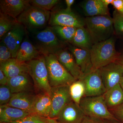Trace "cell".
<instances>
[{
  "mask_svg": "<svg viewBox=\"0 0 123 123\" xmlns=\"http://www.w3.org/2000/svg\"><path fill=\"white\" fill-rule=\"evenodd\" d=\"M117 61H118L122 65L123 68V56L119 57V59Z\"/></svg>",
  "mask_w": 123,
  "mask_h": 123,
  "instance_id": "cell-41",
  "label": "cell"
},
{
  "mask_svg": "<svg viewBox=\"0 0 123 123\" xmlns=\"http://www.w3.org/2000/svg\"><path fill=\"white\" fill-rule=\"evenodd\" d=\"M112 19L116 32L118 34L123 35V15L115 10L113 12Z\"/></svg>",
  "mask_w": 123,
  "mask_h": 123,
  "instance_id": "cell-32",
  "label": "cell"
},
{
  "mask_svg": "<svg viewBox=\"0 0 123 123\" xmlns=\"http://www.w3.org/2000/svg\"><path fill=\"white\" fill-rule=\"evenodd\" d=\"M8 78L2 70L0 69V85H8Z\"/></svg>",
  "mask_w": 123,
  "mask_h": 123,
  "instance_id": "cell-37",
  "label": "cell"
},
{
  "mask_svg": "<svg viewBox=\"0 0 123 123\" xmlns=\"http://www.w3.org/2000/svg\"><path fill=\"white\" fill-rule=\"evenodd\" d=\"M25 34L24 26L18 23L1 39L11 51L12 58H16Z\"/></svg>",
  "mask_w": 123,
  "mask_h": 123,
  "instance_id": "cell-12",
  "label": "cell"
},
{
  "mask_svg": "<svg viewBox=\"0 0 123 123\" xmlns=\"http://www.w3.org/2000/svg\"><path fill=\"white\" fill-rule=\"evenodd\" d=\"M0 69L8 79L25 73H29L28 65L26 62L12 58L0 64Z\"/></svg>",
  "mask_w": 123,
  "mask_h": 123,
  "instance_id": "cell-19",
  "label": "cell"
},
{
  "mask_svg": "<svg viewBox=\"0 0 123 123\" xmlns=\"http://www.w3.org/2000/svg\"><path fill=\"white\" fill-rule=\"evenodd\" d=\"M9 123H49V118L35 114H31L20 120Z\"/></svg>",
  "mask_w": 123,
  "mask_h": 123,
  "instance_id": "cell-30",
  "label": "cell"
},
{
  "mask_svg": "<svg viewBox=\"0 0 123 123\" xmlns=\"http://www.w3.org/2000/svg\"><path fill=\"white\" fill-rule=\"evenodd\" d=\"M33 92L25 91L13 94L7 105L33 114V107L37 94H34Z\"/></svg>",
  "mask_w": 123,
  "mask_h": 123,
  "instance_id": "cell-14",
  "label": "cell"
},
{
  "mask_svg": "<svg viewBox=\"0 0 123 123\" xmlns=\"http://www.w3.org/2000/svg\"><path fill=\"white\" fill-rule=\"evenodd\" d=\"M59 0H30L31 5L39 7L45 10L50 11L56 5H57Z\"/></svg>",
  "mask_w": 123,
  "mask_h": 123,
  "instance_id": "cell-29",
  "label": "cell"
},
{
  "mask_svg": "<svg viewBox=\"0 0 123 123\" xmlns=\"http://www.w3.org/2000/svg\"><path fill=\"white\" fill-rule=\"evenodd\" d=\"M104 123H119V121L117 120H104Z\"/></svg>",
  "mask_w": 123,
  "mask_h": 123,
  "instance_id": "cell-40",
  "label": "cell"
},
{
  "mask_svg": "<svg viewBox=\"0 0 123 123\" xmlns=\"http://www.w3.org/2000/svg\"><path fill=\"white\" fill-rule=\"evenodd\" d=\"M50 95L48 93H40L37 94L34 107L33 114L49 118L51 108Z\"/></svg>",
  "mask_w": 123,
  "mask_h": 123,
  "instance_id": "cell-20",
  "label": "cell"
},
{
  "mask_svg": "<svg viewBox=\"0 0 123 123\" xmlns=\"http://www.w3.org/2000/svg\"><path fill=\"white\" fill-rule=\"evenodd\" d=\"M49 24L51 26H61L73 27L76 28L84 27L85 20H83L72 11L62 10L51 13Z\"/></svg>",
  "mask_w": 123,
  "mask_h": 123,
  "instance_id": "cell-9",
  "label": "cell"
},
{
  "mask_svg": "<svg viewBox=\"0 0 123 123\" xmlns=\"http://www.w3.org/2000/svg\"><path fill=\"white\" fill-rule=\"evenodd\" d=\"M103 96L108 108H114L123 103V90L119 84L106 91Z\"/></svg>",
  "mask_w": 123,
  "mask_h": 123,
  "instance_id": "cell-24",
  "label": "cell"
},
{
  "mask_svg": "<svg viewBox=\"0 0 123 123\" xmlns=\"http://www.w3.org/2000/svg\"><path fill=\"white\" fill-rule=\"evenodd\" d=\"M12 58L11 51L1 41L0 43V64L6 62Z\"/></svg>",
  "mask_w": 123,
  "mask_h": 123,
  "instance_id": "cell-33",
  "label": "cell"
},
{
  "mask_svg": "<svg viewBox=\"0 0 123 123\" xmlns=\"http://www.w3.org/2000/svg\"><path fill=\"white\" fill-rule=\"evenodd\" d=\"M69 50L84 76L94 69L91 61L90 50L72 46L70 47Z\"/></svg>",
  "mask_w": 123,
  "mask_h": 123,
  "instance_id": "cell-18",
  "label": "cell"
},
{
  "mask_svg": "<svg viewBox=\"0 0 123 123\" xmlns=\"http://www.w3.org/2000/svg\"><path fill=\"white\" fill-rule=\"evenodd\" d=\"M52 30L61 37L68 42H72L77 28L73 27L55 26H51Z\"/></svg>",
  "mask_w": 123,
  "mask_h": 123,
  "instance_id": "cell-28",
  "label": "cell"
},
{
  "mask_svg": "<svg viewBox=\"0 0 123 123\" xmlns=\"http://www.w3.org/2000/svg\"><path fill=\"white\" fill-rule=\"evenodd\" d=\"M30 0H1L0 12L14 19L21 14L30 5Z\"/></svg>",
  "mask_w": 123,
  "mask_h": 123,
  "instance_id": "cell-16",
  "label": "cell"
},
{
  "mask_svg": "<svg viewBox=\"0 0 123 123\" xmlns=\"http://www.w3.org/2000/svg\"><path fill=\"white\" fill-rule=\"evenodd\" d=\"M74 2H75L74 0H65V2L67 6V8L66 9V10L68 11H72L71 7L73 4Z\"/></svg>",
  "mask_w": 123,
  "mask_h": 123,
  "instance_id": "cell-38",
  "label": "cell"
},
{
  "mask_svg": "<svg viewBox=\"0 0 123 123\" xmlns=\"http://www.w3.org/2000/svg\"><path fill=\"white\" fill-rule=\"evenodd\" d=\"M7 85L13 94L25 91H33L35 89L33 80L28 73L9 78Z\"/></svg>",
  "mask_w": 123,
  "mask_h": 123,
  "instance_id": "cell-17",
  "label": "cell"
},
{
  "mask_svg": "<svg viewBox=\"0 0 123 123\" xmlns=\"http://www.w3.org/2000/svg\"><path fill=\"white\" fill-rule=\"evenodd\" d=\"M85 21L93 44L105 41L112 37L114 29L112 18L110 15L87 17Z\"/></svg>",
  "mask_w": 123,
  "mask_h": 123,
  "instance_id": "cell-1",
  "label": "cell"
},
{
  "mask_svg": "<svg viewBox=\"0 0 123 123\" xmlns=\"http://www.w3.org/2000/svg\"><path fill=\"white\" fill-rule=\"evenodd\" d=\"M51 12L30 5L17 18L18 22L30 29H39L49 23Z\"/></svg>",
  "mask_w": 123,
  "mask_h": 123,
  "instance_id": "cell-6",
  "label": "cell"
},
{
  "mask_svg": "<svg viewBox=\"0 0 123 123\" xmlns=\"http://www.w3.org/2000/svg\"><path fill=\"white\" fill-rule=\"evenodd\" d=\"M90 51L94 69L101 68L117 61L119 57L116 50L115 40L112 37L93 44Z\"/></svg>",
  "mask_w": 123,
  "mask_h": 123,
  "instance_id": "cell-2",
  "label": "cell"
},
{
  "mask_svg": "<svg viewBox=\"0 0 123 123\" xmlns=\"http://www.w3.org/2000/svg\"><path fill=\"white\" fill-rule=\"evenodd\" d=\"M81 7L88 17L109 15L108 7L105 5L102 0H86L82 3Z\"/></svg>",
  "mask_w": 123,
  "mask_h": 123,
  "instance_id": "cell-22",
  "label": "cell"
},
{
  "mask_svg": "<svg viewBox=\"0 0 123 123\" xmlns=\"http://www.w3.org/2000/svg\"><path fill=\"white\" fill-rule=\"evenodd\" d=\"M69 86H54L51 88L50 95L51 108L49 118H57L61 111L72 101L69 93Z\"/></svg>",
  "mask_w": 123,
  "mask_h": 123,
  "instance_id": "cell-8",
  "label": "cell"
},
{
  "mask_svg": "<svg viewBox=\"0 0 123 123\" xmlns=\"http://www.w3.org/2000/svg\"><path fill=\"white\" fill-rule=\"evenodd\" d=\"M80 80L84 82L85 86V97L101 96L106 92L101 77L100 69H94L85 75Z\"/></svg>",
  "mask_w": 123,
  "mask_h": 123,
  "instance_id": "cell-10",
  "label": "cell"
},
{
  "mask_svg": "<svg viewBox=\"0 0 123 123\" xmlns=\"http://www.w3.org/2000/svg\"><path fill=\"white\" fill-rule=\"evenodd\" d=\"M112 5L116 10L123 15V0H114Z\"/></svg>",
  "mask_w": 123,
  "mask_h": 123,
  "instance_id": "cell-36",
  "label": "cell"
},
{
  "mask_svg": "<svg viewBox=\"0 0 123 123\" xmlns=\"http://www.w3.org/2000/svg\"><path fill=\"white\" fill-rule=\"evenodd\" d=\"M72 42L77 47L90 50L93 44L89 33L84 27L77 28Z\"/></svg>",
  "mask_w": 123,
  "mask_h": 123,
  "instance_id": "cell-25",
  "label": "cell"
},
{
  "mask_svg": "<svg viewBox=\"0 0 123 123\" xmlns=\"http://www.w3.org/2000/svg\"><path fill=\"white\" fill-rule=\"evenodd\" d=\"M13 94L8 85L0 86V105H7L10 101Z\"/></svg>",
  "mask_w": 123,
  "mask_h": 123,
  "instance_id": "cell-31",
  "label": "cell"
},
{
  "mask_svg": "<svg viewBox=\"0 0 123 123\" xmlns=\"http://www.w3.org/2000/svg\"><path fill=\"white\" fill-rule=\"evenodd\" d=\"M31 114L17 108L4 105L0 106V123H9L20 120Z\"/></svg>",
  "mask_w": 123,
  "mask_h": 123,
  "instance_id": "cell-21",
  "label": "cell"
},
{
  "mask_svg": "<svg viewBox=\"0 0 123 123\" xmlns=\"http://www.w3.org/2000/svg\"><path fill=\"white\" fill-rule=\"evenodd\" d=\"M49 123H61L57 121L55 119L49 118Z\"/></svg>",
  "mask_w": 123,
  "mask_h": 123,
  "instance_id": "cell-42",
  "label": "cell"
},
{
  "mask_svg": "<svg viewBox=\"0 0 123 123\" xmlns=\"http://www.w3.org/2000/svg\"><path fill=\"white\" fill-rule=\"evenodd\" d=\"M119 84L120 85V86H121V88L123 89V76L121 79H120V81L119 82Z\"/></svg>",
  "mask_w": 123,
  "mask_h": 123,
  "instance_id": "cell-43",
  "label": "cell"
},
{
  "mask_svg": "<svg viewBox=\"0 0 123 123\" xmlns=\"http://www.w3.org/2000/svg\"><path fill=\"white\" fill-rule=\"evenodd\" d=\"M17 19L10 16L0 12V39H2L14 25L17 23Z\"/></svg>",
  "mask_w": 123,
  "mask_h": 123,
  "instance_id": "cell-27",
  "label": "cell"
},
{
  "mask_svg": "<svg viewBox=\"0 0 123 123\" xmlns=\"http://www.w3.org/2000/svg\"><path fill=\"white\" fill-rule=\"evenodd\" d=\"M69 93L72 101L79 105L80 101L85 97V88L81 80L75 81L69 86Z\"/></svg>",
  "mask_w": 123,
  "mask_h": 123,
  "instance_id": "cell-26",
  "label": "cell"
},
{
  "mask_svg": "<svg viewBox=\"0 0 123 123\" xmlns=\"http://www.w3.org/2000/svg\"><path fill=\"white\" fill-rule=\"evenodd\" d=\"M55 55L60 63L76 80H80L84 76L74 56L68 51L61 49Z\"/></svg>",
  "mask_w": 123,
  "mask_h": 123,
  "instance_id": "cell-15",
  "label": "cell"
},
{
  "mask_svg": "<svg viewBox=\"0 0 123 123\" xmlns=\"http://www.w3.org/2000/svg\"><path fill=\"white\" fill-rule=\"evenodd\" d=\"M85 116L79 105L72 101L61 111L55 119L61 123H80Z\"/></svg>",
  "mask_w": 123,
  "mask_h": 123,
  "instance_id": "cell-13",
  "label": "cell"
},
{
  "mask_svg": "<svg viewBox=\"0 0 123 123\" xmlns=\"http://www.w3.org/2000/svg\"><path fill=\"white\" fill-rule=\"evenodd\" d=\"M29 74L33 80L35 89L41 93H50L48 74L44 55L26 62Z\"/></svg>",
  "mask_w": 123,
  "mask_h": 123,
  "instance_id": "cell-3",
  "label": "cell"
},
{
  "mask_svg": "<svg viewBox=\"0 0 123 123\" xmlns=\"http://www.w3.org/2000/svg\"><path fill=\"white\" fill-rule=\"evenodd\" d=\"M79 105L86 116L103 120H118L108 110L103 95L83 97Z\"/></svg>",
  "mask_w": 123,
  "mask_h": 123,
  "instance_id": "cell-5",
  "label": "cell"
},
{
  "mask_svg": "<svg viewBox=\"0 0 123 123\" xmlns=\"http://www.w3.org/2000/svg\"><path fill=\"white\" fill-rule=\"evenodd\" d=\"M112 108V112L115 117L119 122L123 123V103Z\"/></svg>",
  "mask_w": 123,
  "mask_h": 123,
  "instance_id": "cell-34",
  "label": "cell"
},
{
  "mask_svg": "<svg viewBox=\"0 0 123 123\" xmlns=\"http://www.w3.org/2000/svg\"><path fill=\"white\" fill-rule=\"evenodd\" d=\"M36 38L37 42L38 50L43 55L55 54L61 49V43L51 27L38 32Z\"/></svg>",
  "mask_w": 123,
  "mask_h": 123,
  "instance_id": "cell-7",
  "label": "cell"
},
{
  "mask_svg": "<svg viewBox=\"0 0 123 123\" xmlns=\"http://www.w3.org/2000/svg\"><path fill=\"white\" fill-rule=\"evenodd\" d=\"M113 0H102L105 5L108 7L109 5L112 4Z\"/></svg>",
  "mask_w": 123,
  "mask_h": 123,
  "instance_id": "cell-39",
  "label": "cell"
},
{
  "mask_svg": "<svg viewBox=\"0 0 123 123\" xmlns=\"http://www.w3.org/2000/svg\"><path fill=\"white\" fill-rule=\"evenodd\" d=\"M44 55L48 72L49 81L51 87L70 86L76 80L60 63L55 54Z\"/></svg>",
  "mask_w": 123,
  "mask_h": 123,
  "instance_id": "cell-4",
  "label": "cell"
},
{
  "mask_svg": "<svg viewBox=\"0 0 123 123\" xmlns=\"http://www.w3.org/2000/svg\"><path fill=\"white\" fill-rule=\"evenodd\" d=\"M39 53L32 43L25 39L21 44L15 58L19 61L26 63L38 57Z\"/></svg>",
  "mask_w": 123,
  "mask_h": 123,
  "instance_id": "cell-23",
  "label": "cell"
},
{
  "mask_svg": "<svg viewBox=\"0 0 123 123\" xmlns=\"http://www.w3.org/2000/svg\"><path fill=\"white\" fill-rule=\"evenodd\" d=\"M80 123H104V120L101 119L86 116Z\"/></svg>",
  "mask_w": 123,
  "mask_h": 123,
  "instance_id": "cell-35",
  "label": "cell"
},
{
  "mask_svg": "<svg viewBox=\"0 0 123 123\" xmlns=\"http://www.w3.org/2000/svg\"><path fill=\"white\" fill-rule=\"evenodd\" d=\"M102 80L106 91L119 84L123 76V68L117 61L100 68Z\"/></svg>",
  "mask_w": 123,
  "mask_h": 123,
  "instance_id": "cell-11",
  "label": "cell"
}]
</instances>
